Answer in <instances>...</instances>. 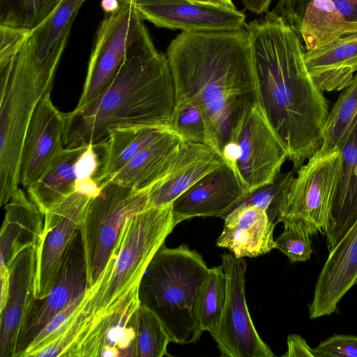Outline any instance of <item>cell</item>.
<instances>
[{
	"label": "cell",
	"instance_id": "6da1fadb",
	"mask_svg": "<svg viewBox=\"0 0 357 357\" xmlns=\"http://www.w3.org/2000/svg\"><path fill=\"white\" fill-rule=\"evenodd\" d=\"M167 58L175 101L200 112L210 146L222 155L224 145L236 141L245 118L259 104L246 29L182 31L169 45Z\"/></svg>",
	"mask_w": 357,
	"mask_h": 357
},
{
	"label": "cell",
	"instance_id": "7a4b0ae2",
	"mask_svg": "<svg viewBox=\"0 0 357 357\" xmlns=\"http://www.w3.org/2000/svg\"><path fill=\"white\" fill-rule=\"evenodd\" d=\"M245 29L259 106L297 172L322 145L328 101L307 69L299 36L280 16L267 12Z\"/></svg>",
	"mask_w": 357,
	"mask_h": 357
},
{
	"label": "cell",
	"instance_id": "3957f363",
	"mask_svg": "<svg viewBox=\"0 0 357 357\" xmlns=\"http://www.w3.org/2000/svg\"><path fill=\"white\" fill-rule=\"evenodd\" d=\"M175 103L167 56L155 47L130 52L110 83L92 101L65 113V148L100 144L118 128L139 125L169 130Z\"/></svg>",
	"mask_w": 357,
	"mask_h": 357
},
{
	"label": "cell",
	"instance_id": "277c9868",
	"mask_svg": "<svg viewBox=\"0 0 357 357\" xmlns=\"http://www.w3.org/2000/svg\"><path fill=\"white\" fill-rule=\"evenodd\" d=\"M208 271L202 256L185 244H163L147 266L138 288L140 305L158 317L172 342L199 341V300Z\"/></svg>",
	"mask_w": 357,
	"mask_h": 357
},
{
	"label": "cell",
	"instance_id": "5b68a950",
	"mask_svg": "<svg viewBox=\"0 0 357 357\" xmlns=\"http://www.w3.org/2000/svg\"><path fill=\"white\" fill-rule=\"evenodd\" d=\"M176 225L172 204L147 207L128 216L100 279L86 292L82 309L96 319L139 287L151 260Z\"/></svg>",
	"mask_w": 357,
	"mask_h": 357
},
{
	"label": "cell",
	"instance_id": "8992f818",
	"mask_svg": "<svg viewBox=\"0 0 357 357\" xmlns=\"http://www.w3.org/2000/svg\"><path fill=\"white\" fill-rule=\"evenodd\" d=\"M55 77L31 68L0 67V204L20 184L21 152L27 126L41 98L51 93Z\"/></svg>",
	"mask_w": 357,
	"mask_h": 357
},
{
	"label": "cell",
	"instance_id": "52a82bcc",
	"mask_svg": "<svg viewBox=\"0 0 357 357\" xmlns=\"http://www.w3.org/2000/svg\"><path fill=\"white\" fill-rule=\"evenodd\" d=\"M92 198L80 227L88 289L100 279L114 250L126 219L148 207L150 190H135L107 182Z\"/></svg>",
	"mask_w": 357,
	"mask_h": 357
},
{
	"label": "cell",
	"instance_id": "ba28073f",
	"mask_svg": "<svg viewBox=\"0 0 357 357\" xmlns=\"http://www.w3.org/2000/svg\"><path fill=\"white\" fill-rule=\"evenodd\" d=\"M143 20L133 0H119L118 9L105 15L96 31L75 109L84 107L102 92L130 52L154 46Z\"/></svg>",
	"mask_w": 357,
	"mask_h": 357
},
{
	"label": "cell",
	"instance_id": "9c48e42d",
	"mask_svg": "<svg viewBox=\"0 0 357 357\" xmlns=\"http://www.w3.org/2000/svg\"><path fill=\"white\" fill-rule=\"evenodd\" d=\"M340 169V149H319L298 169L282 201L279 222L296 225L310 236L324 231Z\"/></svg>",
	"mask_w": 357,
	"mask_h": 357
},
{
	"label": "cell",
	"instance_id": "30bf717a",
	"mask_svg": "<svg viewBox=\"0 0 357 357\" xmlns=\"http://www.w3.org/2000/svg\"><path fill=\"white\" fill-rule=\"evenodd\" d=\"M221 265L227 278V298L218 328L211 335L221 356H275L256 331L249 313L245 294V261L225 252Z\"/></svg>",
	"mask_w": 357,
	"mask_h": 357
},
{
	"label": "cell",
	"instance_id": "8fae6325",
	"mask_svg": "<svg viewBox=\"0 0 357 357\" xmlns=\"http://www.w3.org/2000/svg\"><path fill=\"white\" fill-rule=\"evenodd\" d=\"M92 198L75 192L47 210L36 246L33 298L41 299L53 287L66 252L86 214Z\"/></svg>",
	"mask_w": 357,
	"mask_h": 357
},
{
	"label": "cell",
	"instance_id": "7c38bea8",
	"mask_svg": "<svg viewBox=\"0 0 357 357\" xmlns=\"http://www.w3.org/2000/svg\"><path fill=\"white\" fill-rule=\"evenodd\" d=\"M272 12L299 36L305 51L357 33V0H278Z\"/></svg>",
	"mask_w": 357,
	"mask_h": 357
},
{
	"label": "cell",
	"instance_id": "4fadbf2b",
	"mask_svg": "<svg viewBox=\"0 0 357 357\" xmlns=\"http://www.w3.org/2000/svg\"><path fill=\"white\" fill-rule=\"evenodd\" d=\"M88 289L86 265L80 229L64 255L56 282L41 299H31L19 332L14 357L27 347L50 321L75 298Z\"/></svg>",
	"mask_w": 357,
	"mask_h": 357
},
{
	"label": "cell",
	"instance_id": "5bb4252c",
	"mask_svg": "<svg viewBox=\"0 0 357 357\" xmlns=\"http://www.w3.org/2000/svg\"><path fill=\"white\" fill-rule=\"evenodd\" d=\"M236 142L241 151L238 178L247 193L272 183L289 155L259 104L245 118Z\"/></svg>",
	"mask_w": 357,
	"mask_h": 357
},
{
	"label": "cell",
	"instance_id": "9a60e30c",
	"mask_svg": "<svg viewBox=\"0 0 357 357\" xmlns=\"http://www.w3.org/2000/svg\"><path fill=\"white\" fill-rule=\"evenodd\" d=\"M143 20L182 31H234L245 27V15L236 8L193 0H133Z\"/></svg>",
	"mask_w": 357,
	"mask_h": 357
},
{
	"label": "cell",
	"instance_id": "2e32d148",
	"mask_svg": "<svg viewBox=\"0 0 357 357\" xmlns=\"http://www.w3.org/2000/svg\"><path fill=\"white\" fill-rule=\"evenodd\" d=\"M139 287L122 296L109 312L94 319L66 357H135Z\"/></svg>",
	"mask_w": 357,
	"mask_h": 357
},
{
	"label": "cell",
	"instance_id": "e0dca14e",
	"mask_svg": "<svg viewBox=\"0 0 357 357\" xmlns=\"http://www.w3.org/2000/svg\"><path fill=\"white\" fill-rule=\"evenodd\" d=\"M65 113L53 104L50 93L39 101L26 128L21 152L20 184L27 188L63 149Z\"/></svg>",
	"mask_w": 357,
	"mask_h": 357
},
{
	"label": "cell",
	"instance_id": "ac0fdd59",
	"mask_svg": "<svg viewBox=\"0 0 357 357\" xmlns=\"http://www.w3.org/2000/svg\"><path fill=\"white\" fill-rule=\"evenodd\" d=\"M241 181L226 163L208 173L172 204L176 225L195 217L224 218L246 195Z\"/></svg>",
	"mask_w": 357,
	"mask_h": 357
},
{
	"label": "cell",
	"instance_id": "d6986e66",
	"mask_svg": "<svg viewBox=\"0 0 357 357\" xmlns=\"http://www.w3.org/2000/svg\"><path fill=\"white\" fill-rule=\"evenodd\" d=\"M357 282V220L330 250L309 305L310 319L331 315Z\"/></svg>",
	"mask_w": 357,
	"mask_h": 357
},
{
	"label": "cell",
	"instance_id": "ffe728a7",
	"mask_svg": "<svg viewBox=\"0 0 357 357\" xmlns=\"http://www.w3.org/2000/svg\"><path fill=\"white\" fill-rule=\"evenodd\" d=\"M36 247L19 252L8 266L7 298L0 309V356L14 357L17 340L26 308L33 297Z\"/></svg>",
	"mask_w": 357,
	"mask_h": 357
},
{
	"label": "cell",
	"instance_id": "44dd1931",
	"mask_svg": "<svg viewBox=\"0 0 357 357\" xmlns=\"http://www.w3.org/2000/svg\"><path fill=\"white\" fill-rule=\"evenodd\" d=\"M225 163L222 156L211 146L183 141L168 174L149 190L148 207L172 204L199 179Z\"/></svg>",
	"mask_w": 357,
	"mask_h": 357
},
{
	"label": "cell",
	"instance_id": "7402d4cb",
	"mask_svg": "<svg viewBox=\"0 0 357 357\" xmlns=\"http://www.w3.org/2000/svg\"><path fill=\"white\" fill-rule=\"evenodd\" d=\"M216 245L228 249L237 258L257 257L275 247L272 222L266 211L255 205H240L224 218Z\"/></svg>",
	"mask_w": 357,
	"mask_h": 357
},
{
	"label": "cell",
	"instance_id": "603a6c76",
	"mask_svg": "<svg viewBox=\"0 0 357 357\" xmlns=\"http://www.w3.org/2000/svg\"><path fill=\"white\" fill-rule=\"evenodd\" d=\"M307 69L322 91H341L357 73V33L304 52Z\"/></svg>",
	"mask_w": 357,
	"mask_h": 357
},
{
	"label": "cell",
	"instance_id": "cb8c5ba5",
	"mask_svg": "<svg viewBox=\"0 0 357 357\" xmlns=\"http://www.w3.org/2000/svg\"><path fill=\"white\" fill-rule=\"evenodd\" d=\"M183 141L169 131L139 152L106 183L113 182L135 190H151L168 174Z\"/></svg>",
	"mask_w": 357,
	"mask_h": 357
},
{
	"label": "cell",
	"instance_id": "d4e9b609",
	"mask_svg": "<svg viewBox=\"0 0 357 357\" xmlns=\"http://www.w3.org/2000/svg\"><path fill=\"white\" fill-rule=\"evenodd\" d=\"M340 150L339 182L324 230L329 250L357 220V120Z\"/></svg>",
	"mask_w": 357,
	"mask_h": 357
},
{
	"label": "cell",
	"instance_id": "484cf974",
	"mask_svg": "<svg viewBox=\"0 0 357 357\" xmlns=\"http://www.w3.org/2000/svg\"><path fill=\"white\" fill-rule=\"evenodd\" d=\"M27 195L18 188L4 206L0 233V268H8L22 250L37 246L43 227V214Z\"/></svg>",
	"mask_w": 357,
	"mask_h": 357
},
{
	"label": "cell",
	"instance_id": "4316f807",
	"mask_svg": "<svg viewBox=\"0 0 357 357\" xmlns=\"http://www.w3.org/2000/svg\"><path fill=\"white\" fill-rule=\"evenodd\" d=\"M170 130L149 125L126 126L112 130L106 141L93 144L100 163L93 178L99 186L106 183L135 155Z\"/></svg>",
	"mask_w": 357,
	"mask_h": 357
},
{
	"label": "cell",
	"instance_id": "83f0119b",
	"mask_svg": "<svg viewBox=\"0 0 357 357\" xmlns=\"http://www.w3.org/2000/svg\"><path fill=\"white\" fill-rule=\"evenodd\" d=\"M86 146L64 147L41 176L26 188L29 197L43 214L75 192L74 166Z\"/></svg>",
	"mask_w": 357,
	"mask_h": 357
},
{
	"label": "cell",
	"instance_id": "f1b7e54d",
	"mask_svg": "<svg viewBox=\"0 0 357 357\" xmlns=\"http://www.w3.org/2000/svg\"><path fill=\"white\" fill-rule=\"evenodd\" d=\"M356 120L357 73L329 110L319 149L324 151L340 149Z\"/></svg>",
	"mask_w": 357,
	"mask_h": 357
},
{
	"label": "cell",
	"instance_id": "f546056e",
	"mask_svg": "<svg viewBox=\"0 0 357 357\" xmlns=\"http://www.w3.org/2000/svg\"><path fill=\"white\" fill-rule=\"evenodd\" d=\"M227 298V278L222 266L209 268L198 305L201 328L213 335L220 325Z\"/></svg>",
	"mask_w": 357,
	"mask_h": 357
},
{
	"label": "cell",
	"instance_id": "4dcf8cb0",
	"mask_svg": "<svg viewBox=\"0 0 357 357\" xmlns=\"http://www.w3.org/2000/svg\"><path fill=\"white\" fill-rule=\"evenodd\" d=\"M63 0H0V25L31 31L46 20Z\"/></svg>",
	"mask_w": 357,
	"mask_h": 357
},
{
	"label": "cell",
	"instance_id": "1f68e13d",
	"mask_svg": "<svg viewBox=\"0 0 357 357\" xmlns=\"http://www.w3.org/2000/svg\"><path fill=\"white\" fill-rule=\"evenodd\" d=\"M172 342L158 317L140 305L137 314L135 357L169 356L167 346Z\"/></svg>",
	"mask_w": 357,
	"mask_h": 357
},
{
	"label": "cell",
	"instance_id": "d6a6232c",
	"mask_svg": "<svg viewBox=\"0 0 357 357\" xmlns=\"http://www.w3.org/2000/svg\"><path fill=\"white\" fill-rule=\"evenodd\" d=\"M294 178V172L280 173L270 184L248 193L236 205H255L266 211L270 220L279 222L280 211L284 197Z\"/></svg>",
	"mask_w": 357,
	"mask_h": 357
},
{
	"label": "cell",
	"instance_id": "836d02e7",
	"mask_svg": "<svg viewBox=\"0 0 357 357\" xmlns=\"http://www.w3.org/2000/svg\"><path fill=\"white\" fill-rule=\"evenodd\" d=\"M169 130L183 141L205 144L210 146L205 121L200 112L188 102L175 101Z\"/></svg>",
	"mask_w": 357,
	"mask_h": 357
},
{
	"label": "cell",
	"instance_id": "e575fe53",
	"mask_svg": "<svg viewBox=\"0 0 357 357\" xmlns=\"http://www.w3.org/2000/svg\"><path fill=\"white\" fill-rule=\"evenodd\" d=\"M93 320L91 314L82 309V301L61 333L50 343L36 352L33 357H64L83 332L91 327Z\"/></svg>",
	"mask_w": 357,
	"mask_h": 357
},
{
	"label": "cell",
	"instance_id": "d590c367",
	"mask_svg": "<svg viewBox=\"0 0 357 357\" xmlns=\"http://www.w3.org/2000/svg\"><path fill=\"white\" fill-rule=\"evenodd\" d=\"M310 235L292 224H284L283 232L275 240V248L285 255L291 262L308 261L313 252Z\"/></svg>",
	"mask_w": 357,
	"mask_h": 357
},
{
	"label": "cell",
	"instance_id": "8d00e7d4",
	"mask_svg": "<svg viewBox=\"0 0 357 357\" xmlns=\"http://www.w3.org/2000/svg\"><path fill=\"white\" fill-rule=\"evenodd\" d=\"M86 292L75 298L50 321L27 347L22 357L33 356L61 333L84 299Z\"/></svg>",
	"mask_w": 357,
	"mask_h": 357
},
{
	"label": "cell",
	"instance_id": "74e56055",
	"mask_svg": "<svg viewBox=\"0 0 357 357\" xmlns=\"http://www.w3.org/2000/svg\"><path fill=\"white\" fill-rule=\"evenodd\" d=\"M314 349L317 357H357V336L333 335Z\"/></svg>",
	"mask_w": 357,
	"mask_h": 357
},
{
	"label": "cell",
	"instance_id": "f35d334b",
	"mask_svg": "<svg viewBox=\"0 0 357 357\" xmlns=\"http://www.w3.org/2000/svg\"><path fill=\"white\" fill-rule=\"evenodd\" d=\"M29 31L0 25V67L15 58Z\"/></svg>",
	"mask_w": 357,
	"mask_h": 357
},
{
	"label": "cell",
	"instance_id": "ab89813d",
	"mask_svg": "<svg viewBox=\"0 0 357 357\" xmlns=\"http://www.w3.org/2000/svg\"><path fill=\"white\" fill-rule=\"evenodd\" d=\"M99 154L93 144L87 145L77 158L74 170L77 179L93 178L99 167Z\"/></svg>",
	"mask_w": 357,
	"mask_h": 357
},
{
	"label": "cell",
	"instance_id": "60d3db41",
	"mask_svg": "<svg viewBox=\"0 0 357 357\" xmlns=\"http://www.w3.org/2000/svg\"><path fill=\"white\" fill-rule=\"evenodd\" d=\"M287 350L285 357L310 356L317 357L314 349L299 335L291 334L287 337Z\"/></svg>",
	"mask_w": 357,
	"mask_h": 357
},
{
	"label": "cell",
	"instance_id": "b9f144b4",
	"mask_svg": "<svg viewBox=\"0 0 357 357\" xmlns=\"http://www.w3.org/2000/svg\"><path fill=\"white\" fill-rule=\"evenodd\" d=\"M240 147L236 141H231L225 144L222 149V156L223 159L225 160L226 164L231 168L237 177V164L240 158Z\"/></svg>",
	"mask_w": 357,
	"mask_h": 357
},
{
	"label": "cell",
	"instance_id": "7bdbcfd3",
	"mask_svg": "<svg viewBox=\"0 0 357 357\" xmlns=\"http://www.w3.org/2000/svg\"><path fill=\"white\" fill-rule=\"evenodd\" d=\"M75 192H78L91 198L100 195L101 188L93 178L76 179Z\"/></svg>",
	"mask_w": 357,
	"mask_h": 357
},
{
	"label": "cell",
	"instance_id": "ee69618b",
	"mask_svg": "<svg viewBox=\"0 0 357 357\" xmlns=\"http://www.w3.org/2000/svg\"><path fill=\"white\" fill-rule=\"evenodd\" d=\"M242 1L250 11L256 14H262L268 12L272 0H242Z\"/></svg>",
	"mask_w": 357,
	"mask_h": 357
},
{
	"label": "cell",
	"instance_id": "f6af8a7d",
	"mask_svg": "<svg viewBox=\"0 0 357 357\" xmlns=\"http://www.w3.org/2000/svg\"><path fill=\"white\" fill-rule=\"evenodd\" d=\"M119 0H102L101 7L106 14H109L118 9Z\"/></svg>",
	"mask_w": 357,
	"mask_h": 357
},
{
	"label": "cell",
	"instance_id": "bcb514c9",
	"mask_svg": "<svg viewBox=\"0 0 357 357\" xmlns=\"http://www.w3.org/2000/svg\"><path fill=\"white\" fill-rule=\"evenodd\" d=\"M193 1L200 2V3L212 4V5H215V6L229 7L222 0H193Z\"/></svg>",
	"mask_w": 357,
	"mask_h": 357
},
{
	"label": "cell",
	"instance_id": "7dc6e473",
	"mask_svg": "<svg viewBox=\"0 0 357 357\" xmlns=\"http://www.w3.org/2000/svg\"><path fill=\"white\" fill-rule=\"evenodd\" d=\"M229 8H236L231 0H222Z\"/></svg>",
	"mask_w": 357,
	"mask_h": 357
}]
</instances>
